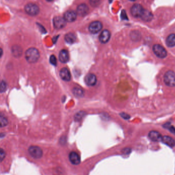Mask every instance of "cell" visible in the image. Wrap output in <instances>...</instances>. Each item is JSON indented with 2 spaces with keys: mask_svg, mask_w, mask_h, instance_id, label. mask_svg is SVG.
<instances>
[{
  "mask_svg": "<svg viewBox=\"0 0 175 175\" xmlns=\"http://www.w3.org/2000/svg\"><path fill=\"white\" fill-rule=\"evenodd\" d=\"M153 50L155 54L160 58H165L168 55L166 49L160 45H154L153 47Z\"/></svg>",
  "mask_w": 175,
  "mask_h": 175,
  "instance_id": "3",
  "label": "cell"
},
{
  "mask_svg": "<svg viewBox=\"0 0 175 175\" xmlns=\"http://www.w3.org/2000/svg\"><path fill=\"white\" fill-rule=\"evenodd\" d=\"M25 11L28 15L31 16H35L38 15L40 12V9L37 5L29 3L25 6Z\"/></svg>",
  "mask_w": 175,
  "mask_h": 175,
  "instance_id": "5",
  "label": "cell"
},
{
  "mask_svg": "<svg viewBox=\"0 0 175 175\" xmlns=\"http://www.w3.org/2000/svg\"><path fill=\"white\" fill-rule=\"evenodd\" d=\"M73 93L74 96L78 97H82L84 96V92L82 89L80 88L75 87L73 89Z\"/></svg>",
  "mask_w": 175,
  "mask_h": 175,
  "instance_id": "22",
  "label": "cell"
},
{
  "mask_svg": "<svg viewBox=\"0 0 175 175\" xmlns=\"http://www.w3.org/2000/svg\"><path fill=\"white\" fill-rule=\"evenodd\" d=\"M54 27L55 28L60 29L65 27L66 25V21L64 18L61 16H56L53 19Z\"/></svg>",
  "mask_w": 175,
  "mask_h": 175,
  "instance_id": "7",
  "label": "cell"
},
{
  "mask_svg": "<svg viewBox=\"0 0 175 175\" xmlns=\"http://www.w3.org/2000/svg\"><path fill=\"white\" fill-rule=\"evenodd\" d=\"M28 151L30 155L34 159H40L43 156V151L38 146H30Z\"/></svg>",
  "mask_w": 175,
  "mask_h": 175,
  "instance_id": "4",
  "label": "cell"
},
{
  "mask_svg": "<svg viewBox=\"0 0 175 175\" xmlns=\"http://www.w3.org/2000/svg\"><path fill=\"white\" fill-rule=\"evenodd\" d=\"M77 37L76 35L73 33H68L65 36V41L66 42L70 44H72L76 42Z\"/></svg>",
  "mask_w": 175,
  "mask_h": 175,
  "instance_id": "19",
  "label": "cell"
},
{
  "mask_svg": "<svg viewBox=\"0 0 175 175\" xmlns=\"http://www.w3.org/2000/svg\"><path fill=\"white\" fill-rule=\"evenodd\" d=\"M120 115L121 117H122L123 118L125 119H128L131 117L129 115L125 113H121Z\"/></svg>",
  "mask_w": 175,
  "mask_h": 175,
  "instance_id": "32",
  "label": "cell"
},
{
  "mask_svg": "<svg viewBox=\"0 0 175 175\" xmlns=\"http://www.w3.org/2000/svg\"><path fill=\"white\" fill-rule=\"evenodd\" d=\"M60 76L62 80L68 82L71 79V74L68 69L63 68L60 71Z\"/></svg>",
  "mask_w": 175,
  "mask_h": 175,
  "instance_id": "15",
  "label": "cell"
},
{
  "mask_svg": "<svg viewBox=\"0 0 175 175\" xmlns=\"http://www.w3.org/2000/svg\"><path fill=\"white\" fill-rule=\"evenodd\" d=\"M6 156V152L3 148H1V151H0V159L1 162L3 161V160L4 159L5 157Z\"/></svg>",
  "mask_w": 175,
  "mask_h": 175,
  "instance_id": "28",
  "label": "cell"
},
{
  "mask_svg": "<svg viewBox=\"0 0 175 175\" xmlns=\"http://www.w3.org/2000/svg\"><path fill=\"white\" fill-rule=\"evenodd\" d=\"M69 159L72 164L78 165L81 162V157L77 153L75 152H71L69 154Z\"/></svg>",
  "mask_w": 175,
  "mask_h": 175,
  "instance_id": "9",
  "label": "cell"
},
{
  "mask_svg": "<svg viewBox=\"0 0 175 175\" xmlns=\"http://www.w3.org/2000/svg\"><path fill=\"white\" fill-rule=\"evenodd\" d=\"M89 11V8L85 4L79 5L77 9V15L80 16H84L88 15Z\"/></svg>",
  "mask_w": 175,
  "mask_h": 175,
  "instance_id": "11",
  "label": "cell"
},
{
  "mask_svg": "<svg viewBox=\"0 0 175 175\" xmlns=\"http://www.w3.org/2000/svg\"><path fill=\"white\" fill-rule=\"evenodd\" d=\"M162 142L168 147H173L175 146V141L173 138L168 136H164L162 137Z\"/></svg>",
  "mask_w": 175,
  "mask_h": 175,
  "instance_id": "18",
  "label": "cell"
},
{
  "mask_svg": "<svg viewBox=\"0 0 175 175\" xmlns=\"http://www.w3.org/2000/svg\"><path fill=\"white\" fill-rule=\"evenodd\" d=\"M131 149L129 148H125L124 150H123V152L124 153V154H128L130 152H131Z\"/></svg>",
  "mask_w": 175,
  "mask_h": 175,
  "instance_id": "33",
  "label": "cell"
},
{
  "mask_svg": "<svg viewBox=\"0 0 175 175\" xmlns=\"http://www.w3.org/2000/svg\"><path fill=\"white\" fill-rule=\"evenodd\" d=\"M8 122L7 119L3 116H1V127H4L8 125Z\"/></svg>",
  "mask_w": 175,
  "mask_h": 175,
  "instance_id": "25",
  "label": "cell"
},
{
  "mask_svg": "<svg viewBox=\"0 0 175 175\" xmlns=\"http://www.w3.org/2000/svg\"><path fill=\"white\" fill-rule=\"evenodd\" d=\"M144 10V8L141 5L139 4H135L131 8V14L135 18H140Z\"/></svg>",
  "mask_w": 175,
  "mask_h": 175,
  "instance_id": "6",
  "label": "cell"
},
{
  "mask_svg": "<svg viewBox=\"0 0 175 175\" xmlns=\"http://www.w3.org/2000/svg\"><path fill=\"white\" fill-rule=\"evenodd\" d=\"M49 61H50V62L52 64V65H56L57 61H56V57H55V55H51L50 58H49Z\"/></svg>",
  "mask_w": 175,
  "mask_h": 175,
  "instance_id": "27",
  "label": "cell"
},
{
  "mask_svg": "<svg viewBox=\"0 0 175 175\" xmlns=\"http://www.w3.org/2000/svg\"><path fill=\"white\" fill-rule=\"evenodd\" d=\"M77 13L73 11H67L64 15V19L68 22H73L77 18Z\"/></svg>",
  "mask_w": 175,
  "mask_h": 175,
  "instance_id": "10",
  "label": "cell"
},
{
  "mask_svg": "<svg viewBox=\"0 0 175 175\" xmlns=\"http://www.w3.org/2000/svg\"><path fill=\"white\" fill-rule=\"evenodd\" d=\"M47 1L51 2L54 1V0H47Z\"/></svg>",
  "mask_w": 175,
  "mask_h": 175,
  "instance_id": "34",
  "label": "cell"
},
{
  "mask_svg": "<svg viewBox=\"0 0 175 175\" xmlns=\"http://www.w3.org/2000/svg\"><path fill=\"white\" fill-rule=\"evenodd\" d=\"M89 2L92 7H96L99 5L101 3V0H89Z\"/></svg>",
  "mask_w": 175,
  "mask_h": 175,
  "instance_id": "26",
  "label": "cell"
},
{
  "mask_svg": "<svg viewBox=\"0 0 175 175\" xmlns=\"http://www.w3.org/2000/svg\"><path fill=\"white\" fill-rule=\"evenodd\" d=\"M164 82L168 86H175V73L173 71H168L164 75Z\"/></svg>",
  "mask_w": 175,
  "mask_h": 175,
  "instance_id": "2",
  "label": "cell"
},
{
  "mask_svg": "<svg viewBox=\"0 0 175 175\" xmlns=\"http://www.w3.org/2000/svg\"><path fill=\"white\" fill-rule=\"evenodd\" d=\"M6 83L4 81H2L1 85V93L5 92L6 90Z\"/></svg>",
  "mask_w": 175,
  "mask_h": 175,
  "instance_id": "29",
  "label": "cell"
},
{
  "mask_svg": "<svg viewBox=\"0 0 175 175\" xmlns=\"http://www.w3.org/2000/svg\"><path fill=\"white\" fill-rule=\"evenodd\" d=\"M110 36H111V34L109 30H104L100 35V42L102 44L107 43L110 40Z\"/></svg>",
  "mask_w": 175,
  "mask_h": 175,
  "instance_id": "13",
  "label": "cell"
},
{
  "mask_svg": "<svg viewBox=\"0 0 175 175\" xmlns=\"http://www.w3.org/2000/svg\"><path fill=\"white\" fill-rule=\"evenodd\" d=\"M129 1H132V2H134V1H136V0H129Z\"/></svg>",
  "mask_w": 175,
  "mask_h": 175,
  "instance_id": "35",
  "label": "cell"
},
{
  "mask_svg": "<svg viewBox=\"0 0 175 175\" xmlns=\"http://www.w3.org/2000/svg\"><path fill=\"white\" fill-rule=\"evenodd\" d=\"M131 37L134 41H139L141 39V34L139 31H133L131 33Z\"/></svg>",
  "mask_w": 175,
  "mask_h": 175,
  "instance_id": "23",
  "label": "cell"
},
{
  "mask_svg": "<svg viewBox=\"0 0 175 175\" xmlns=\"http://www.w3.org/2000/svg\"><path fill=\"white\" fill-rule=\"evenodd\" d=\"M121 17L122 19H127L128 20V16L126 15V11H122L121 15Z\"/></svg>",
  "mask_w": 175,
  "mask_h": 175,
  "instance_id": "31",
  "label": "cell"
},
{
  "mask_svg": "<svg viewBox=\"0 0 175 175\" xmlns=\"http://www.w3.org/2000/svg\"><path fill=\"white\" fill-rule=\"evenodd\" d=\"M85 82L88 86H94L97 82L96 76L92 73L88 74L85 78Z\"/></svg>",
  "mask_w": 175,
  "mask_h": 175,
  "instance_id": "12",
  "label": "cell"
},
{
  "mask_svg": "<svg viewBox=\"0 0 175 175\" xmlns=\"http://www.w3.org/2000/svg\"><path fill=\"white\" fill-rule=\"evenodd\" d=\"M59 58L62 63H66L68 62L70 59V55L68 51L65 49L62 50L60 52Z\"/></svg>",
  "mask_w": 175,
  "mask_h": 175,
  "instance_id": "16",
  "label": "cell"
},
{
  "mask_svg": "<svg viewBox=\"0 0 175 175\" xmlns=\"http://www.w3.org/2000/svg\"><path fill=\"white\" fill-rule=\"evenodd\" d=\"M148 137L150 139L155 142L161 141L163 136L159 132L156 131H151L148 134Z\"/></svg>",
  "mask_w": 175,
  "mask_h": 175,
  "instance_id": "14",
  "label": "cell"
},
{
  "mask_svg": "<svg viewBox=\"0 0 175 175\" xmlns=\"http://www.w3.org/2000/svg\"><path fill=\"white\" fill-rule=\"evenodd\" d=\"M102 24L100 21H94L89 25V31L92 34H96L102 28Z\"/></svg>",
  "mask_w": 175,
  "mask_h": 175,
  "instance_id": "8",
  "label": "cell"
},
{
  "mask_svg": "<svg viewBox=\"0 0 175 175\" xmlns=\"http://www.w3.org/2000/svg\"><path fill=\"white\" fill-rule=\"evenodd\" d=\"M12 53L15 57H20L22 54V49L19 46H14L12 48Z\"/></svg>",
  "mask_w": 175,
  "mask_h": 175,
  "instance_id": "21",
  "label": "cell"
},
{
  "mask_svg": "<svg viewBox=\"0 0 175 175\" xmlns=\"http://www.w3.org/2000/svg\"><path fill=\"white\" fill-rule=\"evenodd\" d=\"M165 126H166V128H168L169 131L175 135V128L174 126H171L170 125H168V124H165Z\"/></svg>",
  "mask_w": 175,
  "mask_h": 175,
  "instance_id": "30",
  "label": "cell"
},
{
  "mask_svg": "<svg viewBox=\"0 0 175 175\" xmlns=\"http://www.w3.org/2000/svg\"><path fill=\"white\" fill-rule=\"evenodd\" d=\"M85 115H86V113L85 112H79L76 114V115L74 116V119L76 121H80L85 116Z\"/></svg>",
  "mask_w": 175,
  "mask_h": 175,
  "instance_id": "24",
  "label": "cell"
},
{
  "mask_svg": "<svg viewBox=\"0 0 175 175\" xmlns=\"http://www.w3.org/2000/svg\"><path fill=\"white\" fill-rule=\"evenodd\" d=\"M40 58L39 51L35 48H30L25 52V58L29 63L34 64L37 62Z\"/></svg>",
  "mask_w": 175,
  "mask_h": 175,
  "instance_id": "1",
  "label": "cell"
},
{
  "mask_svg": "<svg viewBox=\"0 0 175 175\" xmlns=\"http://www.w3.org/2000/svg\"><path fill=\"white\" fill-rule=\"evenodd\" d=\"M166 44L169 47H173L175 46V34L172 33L168 36L166 40Z\"/></svg>",
  "mask_w": 175,
  "mask_h": 175,
  "instance_id": "20",
  "label": "cell"
},
{
  "mask_svg": "<svg viewBox=\"0 0 175 175\" xmlns=\"http://www.w3.org/2000/svg\"><path fill=\"white\" fill-rule=\"evenodd\" d=\"M153 15L151 12L146 9H144L142 14L140 16V18L142 19L143 21H145L146 22H148L151 21L153 19Z\"/></svg>",
  "mask_w": 175,
  "mask_h": 175,
  "instance_id": "17",
  "label": "cell"
}]
</instances>
